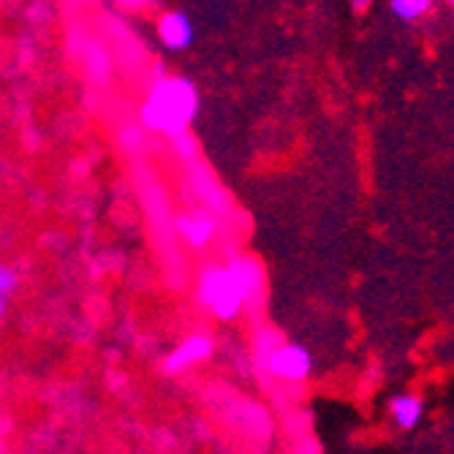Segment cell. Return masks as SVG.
Segmentation results:
<instances>
[{"instance_id":"cell-12","label":"cell","mask_w":454,"mask_h":454,"mask_svg":"<svg viewBox=\"0 0 454 454\" xmlns=\"http://www.w3.org/2000/svg\"><path fill=\"white\" fill-rule=\"evenodd\" d=\"M451 12H454V4H451Z\"/></svg>"},{"instance_id":"cell-9","label":"cell","mask_w":454,"mask_h":454,"mask_svg":"<svg viewBox=\"0 0 454 454\" xmlns=\"http://www.w3.org/2000/svg\"><path fill=\"white\" fill-rule=\"evenodd\" d=\"M389 12L400 22H419L422 17L433 12V0H392Z\"/></svg>"},{"instance_id":"cell-4","label":"cell","mask_w":454,"mask_h":454,"mask_svg":"<svg viewBox=\"0 0 454 454\" xmlns=\"http://www.w3.org/2000/svg\"><path fill=\"white\" fill-rule=\"evenodd\" d=\"M210 356H213V338L193 333L167 356L163 370H167V373H183V370H191L201 362H207Z\"/></svg>"},{"instance_id":"cell-11","label":"cell","mask_w":454,"mask_h":454,"mask_svg":"<svg viewBox=\"0 0 454 454\" xmlns=\"http://www.w3.org/2000/svg\"><path fill=\"white\" fill-rule=\"evenodd\" d=\"M4 313H6V300H0V318H4Z\"/></svg>"},{"instance_id":"cell-2","label":"cell","mask_w":454,"mask_h":454,"mask_svg":"<svg viewBox=\"0 0 454 454\" xmlns=\"http://www.w3.org/2000/svg\"><path fill=\"white\" fill-rule=\"evenodd\" d=\"M196 300L207 308L218 321H231L242 313L245 294L229 270V264H210L199 272L196 280Z\"/></svg>"},{"instance_id":"cell-6","label":"cell","mask_w":454,"mask_h":454,"mask_svg":"<svg viewBox=\"0 0 454 454\" xmlns=\"http://www.w3.org/2000/svg\"><path fill=\"white\" fill-rule=\"evenodd\" d=\"M229 270L234 272L245 302H259V297L264 294V267L262 262H256L254 256H234L229 262Z\"/></svg>"},{"instance_id":"cell-10","label":"cell","mask_w":454,"mask_h":454,"mask_svg":"<svg viewBox=\"0 0 454 454\" xmlns=\"http://www.w3.org/2000/svg\"><path fill=\"white\" fill-rule=\"evenodd\" d=\"M17 286H20V275H17V270H14V267H9V264H0V300H6Z\"/></svg>"},{"instance_id":"cell-7","label":"cell","mask_w":454,"mask_h":454,"mask_svg":"<svg viewBox=\"0 0 454 454\" xmlns=\"http://www.w3.org/2000/svg\"><path fill=\"white\" fill-rule=\"evenodd\" d=\"M425 417V400L419 395H395L389 400V419L400 427V430H414Z\"/></svg>"},{"instance_id":"cell-3","label":"cell","mask_w":454,"mask_h":454,"mask_svg":"<svg viewBox=\"0 0 454 454\" xmlns=\"http://www.w3.org/2000/svg\"><path fill=\"white\" fill-rule=\"evenodd\" d=\"M264 370L278 379V381H288V384H300L310 376L313 370V359L310 351L300 343H280L264 362Z\"/></svg>"},{"instance_id":"cell-8","label":"cell","mask_w":454,"mask_h":454,"mask_svg":"<svg viewBox=\"0 0 454 454\" xmlns=\"http://www.w3.org/2000/svg\"><path fill=\"white\" fill-rule=\"evenodd\" d=\"M175 226L180 239L191 247H207L215 239V221L207 215H180Z\"/></svg>"},{"instance_id":"cell-5","label":"cell","mask_w":454,"mask_h":454,"mask_svg":"<svg viewBox=\"0 0 454 454\" xmlns=\"http://www.w3.org/2000/svg\"><path fill=\"white\" fill-rule=\"evenodd\" d=\"M193 35H196V30H193V22H191L188 14H183V12L160 14L158 38L163 41V47H167V50H175V52L188 50L193 44Z\"/></svg>"},{"instance_id":"cell-1","label":"cell","mask_w":454,"mask_h":454,"mask_svg":"<svg viewBox=\"0 0 454 454\" xmlns=\"http://www.w3.org/2000/svg\"><path fill=\"white\" fill-rule=\"evenodd\" d=\"M199 112L196 85L185 76H160L142 104V126L172 139L188 134V126Z\"/></svg>"}]
</instances>
